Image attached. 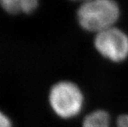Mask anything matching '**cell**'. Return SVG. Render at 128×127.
<instances>
[{"instance_id": "obj_5", "label": "cell", "mask_w": 128, "mask_h": 127, "mask_svg": "<svg viewBox=\"0 0 128 127\" xmlns=\"http://www.w3.org/2000/svg\"><path fill=\"white\" fill-rule=\"evenodd\" d=\"M83 127H110V117L105 111H94L84 118Z\"/></svg>"}, {"instance_id": "obj_7", "label": "cell", "mask_w": 128, "mask_h": 127, "mask_svg": "<svg viewBox=\"0 0 128 127\" xmlns=\"http://www.w3.org/2000/svg\"><path fill=\"white\" fill-rule=\"evenodd\" d=\"M116 127H128V115H121L116 120Z\"/></svg>"}, {"instance_id": "obj_4", "label": "cell", "mask_w": 128, "mask_h": 127, "mask_svg": "<svg viewBox=\"0 0 128 127\" xmlns=\"http://www.w3.org/2000/svg\"><path fill=\"white\" fill-rule=\"evenodd\" d=\"M0 5L10 13H29L36 8L38 2L36 0H2Z\"/></svg>"}, {"instance_id": "obj_2", "label": "cell", "mask_w": 128, "mask_h": 127, "mask_svg": "<svg viewBox=\"0 0 128 127\" xmlns=\"http://www.w3.org/2000/svg\"><path fill=\"white\" fill-rule=\"evenodd\" d=\"M49 102L58 117L69 119L80 114L84 105V95L75 83L61 81L50 88Z\"/></svg>"}, {"instance_id": "obj_1", "label": "cell", "mask_w": 128, "mask_h": 127, "mask_svg": "<svg viewBox=\"0 0 128 127\" xmlns=\"http://www.w3.org/2000/svg\"><path fill=\"white\" fill-rule=\"evenodd\" d=\"M77 16L81 27L98 34L113 27L119 18L120 9L112 0H91L80 5Z\"/></svg>"}, {"instance_id": "obj_6", "label": "cell", "mask_w": 128, "mask_h": 127, "mask_svg": "<svg viewBox=\"0 0 128 127\" xmlns=\"http://www.w3.org/2000/svg\"><path fill=\"white\" fill-rule=\"evenodd\" d=\"M0 127H12L10 119L0 111Z\"/></svg>"}, {"instance_id": "obj_3", "label": "cell", "mask_w": 128, "mask_h": 127, "mask_svg": "<svg viewBox=\"0 0 128 127\" xmlns=\"http://www.w3.org/2000/svg\"><path fill=\"white\" fill-rule=\"evenodd\" d=\"M94 46L101 55L112 62L118 63L128 57V36L115 26L96 34Z\"/></svg>"}]
</instances>
